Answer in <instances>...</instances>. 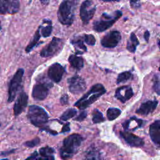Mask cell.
<instances>
[{"instance_id":"cell-12","label":"cell","mask_w":160,"mask_h":160,"mask_svg":"<svg viewBox=\"0 0 160 160\" xmlns=\"http://www.w3.org/2000/svg\"><path fill=\"white\" fill-rule=\"evenodd\" d=\"M19 9V0H0V14H15Z\"/></svg>"},{"instance_id":"cell-21","label":"cell","mask_w":160,"mask_h":160,"mask_svg":"<svg viewBox=\"0 0 160 160\" xmlns=\"http://www.w3.org/2000/svg\"><path fill=\"white\" fill-rule=\"evenodd\" d=\"M82 160H104L101 153L96 149L88 151Z\"/></svg>"},{"instance_id":"cell-24","label":"cell","mask_w":160,"mask_h":160,"mask_svg":"<svg viewBox=\"0 0 160 160\" xmlns=\"http://www.w3.org/2000/svg\"><path fill=\"white\" fill-rule=\"evenodd\" d=\"M121 113L120 109L115 108H109L107 111V118L109 121H112L116 119Z\"/></svg>"},{"instance_id":"cell-33","label":"cell","mask_w":160,"mask_h":160,"mask_svg":"<svg viewBox=\"0 0 160 160\" xmlns=\"http://www.w3.org/2000/svg\"><path fill=\"white\" fill-rule=\"evenodd\" d=\"M153 88L156 92L160 95V81L158 80L157 77H154V84Z\"/></svg>"},{"instance_id":"cell-36","label":"cell","mask_w":160,"mask_h":160,"mask_svg":"<svg viewBox=\"0 0 160 160\" xmlns=\"http://www.w3.org/2000/svg\"><path fill=\"white\" fill-rule=\"evenodd\" d=\"M70 131V128H69V123H66L63 126V128L62 129L61 132H69Z\"/></svg>"},{"instance_id":"cell-19","label":"cell","mask_w":160,"mask_h":160,"mask_svg":"<svg viewBox=\"0 0 160 160\" xmlns=\"http://www.w3.org/2000/svg\"><path fill=\"white\" fill-rule=\"evenodd\" d=\"M136 125L138 128H140L143 124V121L141 119H137L134 117H132L130 118L129 120L125 121L122 126L125 130H130V131H134L136 129L135 126L134 125Z\"/></svg>"},{"instance_id":"cell-18","label":"cell","mask_w":160,"mask_h":160,"mask_svg":"<svg viewBox=\"0 0 160 160\" xmlns=\"http://www.w3.org/2000/svg\"><path fill=\"white\" fill-rule=\"evenodd\" d=\"M158 105V101H148L142 103L139 108L136 110V113L141 115H148V114L154 111Z\"/></svg>"},{"instance_id":"cell-3","label":"cell","mask_w":160,"mask_h":160,"mask_svg":"<svg viewBox=\"0 0 160 160\" xmlns=\"http://www.w3.org/2000/svg\"><path fill=\"white\" fill-rule=\"evenodd\" d=\"M78 0H64L59 6L58 18L61 23L71 25L74 21V12Z\"/></svg>"},{"instance_id":"cell-26","label":"cell","mask_w":160,"mask_h":160,"mask_svg":"<svg viewBox=\"0 0 160 160\" xmlns=\"http://www.w3.org/2000/svg\"><path fill=\"white\" fill-rule=\"evenodd\" d=\"M39 39H40V34H39V29H38L36 31L32 41L26 47V52H30L34 48V46L38 44V42L39 40Z\"/></svg>"},{"instance_id":"cell-17","label":"cell","mask_w":160,"mask_h":160,"mask_svg":"<svg viewBox=\"0 0 160 160\" xmlns=\"http://www.w3.org/2000/svg\"><path fill=\"white\" fill-rule=\"evenodd\" d=\"M149 135L152 142L160 147V120L152 123L149 127Z\"/></svg>"},{"instance_id":"cell-9","label":"cell","mask_w":160,"mask_h":160,"mask_svg":"<svg viewBox=\"0 0 160 160\" xmlns=\"http://www.w3.org/2000/svg\"><path fill=\"white\" fill-rule=\"evenodd\" d=\"M69 91L74 94H79L86 89L84 80L79 76H74L68 79Z\"/></svg>"},{"instance_id":"cell-15","label":"cell","mask_w":160,"mask_h":160,"mask_svg":"<svg viewBox=\"0 0 160 160\" xmlns=\"http://www.w3.org/2000/svg\"><path fill=\"white\" fill-rule=\"evenodd\" d=\"M120 135L124 141L132 147H141L144 145L143 140L132 133L126 131H121Z\"/></svg>"},{"instance_id":"cell-42","label":"cell","mask_w":160,"mask_h":160,"mask_svg":"<svg viewBox=\"0 0 160 160\" xmlns=\"http://www.w3.org/2000/svg\"><path fill=\"white\" fill-rule=\"evenodd\" d=\"M1 22H0V30H1Z\"/></svg>"},{"instance_id":"cell-37","label":"cell","mask_w":160,"mask_h":160,"mask_svg":"<svg viewBox=\"0 0 160 160\" xmlns=\"http://www.w3.org/2000/svg\"><path fill=\"white\" fill-rule=\"evenodd\" d=\"M129 1H130V3H131L132 6H134V7H136V6H139V4L138 3L139 0H129Z\"/></svg>"},{"instance_id":"cell-32","label":"cell","mask_w":160,"mask_h":160,"mask_svg":"<svg viewBox=\"0 0 160 160\" xmlns=\"http://www.w3.org/2000/svg\"><path fill=\"white\" fill-rule=\"evenodd\" d=\"M39 142H40L39 138H35L34 139H33L31 141H26L24 144V146H26L27 147L32 148V147H34V146H37L38 144H39Z\"/></svg>"},{"instance_id":"cell-14","label":"cell","mask_w":160,"mask_h":160,"mask_svg":"<svg viewBox=\"0 0 160 160\" xmlns=\"http://www.w3.org/2000/svg\"><path fill=\"white\" fill-rule=\"evenodd\" d=\"M28 96L24 91H21L14 105V114L15 116H19L26 108Z\"/></svg>"},{"instance_id":"cell-10","label":"cell","mask_w":160,"mask_h":160,"mask_svg":"<svg viewBox=\"0 0 160 160\" xmlns=\"http://www.w3.org/2000/svg\"><path fill=\"white\" fill-rule=\"evenodd\" d=\"M52 84L49 82H41L36 84L32 91V96L36 101H42L48 96L49 88Z\"/></svg>"},{"instance_id":"cell-1","label":"cell","mask_w":160,"mask_h":160,"mask_svg":"<svg viewBox=\"0 0 160 160\" xmlns=\"http://www.w3.org/2000/svg\"><path fill=\"white\" fill-rule=\"evenodd\" d=\"M82 141V138L78 134H72L66 137L60 149V156L63 159L71 158L77 152Z\"/></svg>"},{"instance_id":"cell-30","label":"cell","mask_w":160,"mask_h":160,"mask_svg":"<svg viewBox=\"0 0 160 160\" xmlns=\"http://www.w3.org/2000/svg\"><path fill=\"white\" fill-rule=\"evenodd\" d=\"M72 43L73 44H74L75 46H78V48H79L80 49H81L82 51H86L87 49H86V47L84 45V43H83V39L82 38H78L77 39L73 40L72 41Z\"/></svg>"},{"instance_id":"cell-25","label":"cell","mask_w":160,"mask_h":160,"mask_svg":"<svg viewBox=\"0 0 160 160\" xmlns=\"http://www.w3.org/2000/svg\"><path fill=\"white\" fill-rule=\"evenodd\" d=\"M77 114V110L74 108H69L66 110L63 114L61 116L60 119L62 121H66L68 119L73 118Z\"/></svg>"},{"instance_id":"cell-8","label":"cell","mask_w":160,"mask_h":160,"mask_svg":"<svg viewBox=\"0 0 160 160\" xmlns=\"http://www.w3.org/2000/svg\"><path fill=\"white\" fill-rule=\"evenodd\" d=\"M62 46V40L60 38L54 37L51 41L44 47L40 52V55L43 58L52 56L61 50Z\"/></svg>"},{"instance_id":"cell-7","label":"cell","mask_w":160,"mask_h":160,"mask_svg":"<svg viewBox=\"0 0 160 160\" xmlns=\"http://www.w3.org/2000/svg\"><path fill=\"white\" fill-rule=\"evenodd\" d=\"M96 11V6L91 0H85L80 8V17L84 24L89 23Z\"/></svg>"},{"instance_id":"cell-27","label":"cell","mask_w":160,"mask_h":160,"mask_svg":"<svg viewBox=\"0 0 160 160\" xmlns=\"http://www.w3.org/2000/svg\"><path fill=\"white\" fill-rule=\"evenodd\" d=\"M92 115V120L94 123H99L104 121V118L102 112L99 111L98 109H95L93 110Z\"/></svg>"},{"instance_id":"cell-16","label":"cell","mask_w":160,"mask_h":160,"mask_svg":"<svg viewBox=\"0 0 160 160\" xmlns=\"http://www.w3.org/2000/svg\"><path fill=\"white\" fill-rule=\"evenodd\" d=\"M133 96V91L131 86H125L118 88L115 92V97L122 102H125Z\"/></svg>"},{"instance_id":"cell-40","label":"cell","mask_w":160,"mask_h":160,"mask_svg":"<svg viewBox=\"0 0 160 160\" xmlns=\"http://www.w3.org/2000/svg\"><path fill=\"white\" fill-rule=\"evenodd\" d=\"M103 1H119L121 0H102Z\"/></svg>"},{"instance_id":"cell-39","label":"cell","mask_w":160,"mask_h":160,"mask_svg":"<svg viewBox=\"0 0 160 160\" xmlns=\"http://www.w3.org/2000/svg\"><path fill=\"white\" fill-rule=\"evenodd\" d=\"M49 0H40V1L41 2L42 4H48L49 2Z\"/></svg>"},{"instance_id":"cell-6","label":"cell","mask_w":160,"mask_h":160,"mask_svg":"<svg viewBox=\"0 0 160 160\" xmlns=\"http://www.w3.org/2000/svg\"><path fill=\"white\" fill-rule=\"evenodd\" d=\"M24 73V70L22 68H19L16 71L12 78L11 79L9 82V89H8V101L9 102H12L16 98L17 92L19 87L21 86Z\"/></svg>"},{"instance_id":"cell-2","label":"cell","mask_w":160,"mask_h":160,"mask_svg":"<svg viewBox=\"0 0 160 160\" xmlns=\"http://www.w3.org/2000/svg\"><path fill=\"white\" fill-rule=\"evenodd\" d=\"M105 92L106 89L101 84H96L91 87L88 92L75 102L74 106L81 110L84 109L95 102Z\"/></svg>"},{"instance_id":"cell-4","label":"cell","mask_w":160,"mask_h":160,"mask_svg":"<svg viewBox=\"0 0 160 160\" xmlns=\"http://www.w3.org/2000/svg\"><path fill=\"white\" fill-rule=\"evenodd\" d=\"M27 117L29 121L35 126L42 128L48 121V114L41 107L31 105L29 107Z\"/></svg>"},{"instance_id":"cell-5","label":"cell","mask_w":160,"mask_h":160,"mask_svg":"<svg viewBox=\"0 0 160 160\" xmlns=\"http://www.w3.org/2000/svg\"><path fill=\"white\" fill-rule=\"evenodd\" d=\"M122 16V12L118 10L112 14L104 12L99 19L93 23V29L97 32H102L112 26V24Z\"/></svg>"},{"instance_id":"cell-11","label":"cell","mask_w":160,"mask_h":160,"mask_svg":"<svg viewBox=\"0 0 160 160\" xmlns=\"http://www.w3.org/2000/svg\"><path fill=\"white\" fill-rule=\"evenodd\" d=\"M121 39V33L118 31H112L106 34L101 39V45L107 48L116 47Z\"/></svg>"},{"instance_id":"cell-31","label":"cell","mask_w":160,"mask_h":160,"mask_svg":"<svg viewBox=\"0 0 160 160\" xmlns=\"http://www.w3.org/2000/svg\"><path fill=\"white\" fill-rule=\"evenodd\" d=\"M52 27L51 24L48 25L41 29V33L43 37H48L51 35L52 32Z\"/></svg>"},{"instance_id":"cell-23","label":"cell","mask_w":160,"mask_h":160,"mask_svg":"<svg viewBox=\"0 0 160 160\" xmlns=\"http://www.w3.org/2000/svg\"><path fill=\"white\" fill-rule=\"evenodd\" d=\"M25 160H54V155L45 156L36 151Z\"/></svg>"},{"instance_id":"cell-13","label":"cell","mask_w":160,"mask_h":160,"mask_svg":"<svg viewBox=\"0 0 160 160\" xmlns=\"http://www.w3.org/2000/svg\"><path fill=\"white\" fill-rule=\"evenodd\" d=\"M64 73V68L59 63L56 62L52 64L48 69V76L49 78L54 82H59Z\"/></svg>"},{"instance_id":"cell-44","label":"cell","mask_w":160,"mask_h":160,"mask_svg":"<svg viewBox=\"0 0 160 160\" xmlns=\"http://www.w3.org/2000/svg\"><path fill=\"white\" fill-rule=\"evenodd\" d=\"M159 71H160V66H159Z\"/></svg>"},{"instance_id":"cell-35","label":"cell","mask_w":160,"mask_h":160,"mask_svg":"<svg viewBox=\"0 0 160 160\" xmlns=\"http://www.w3.org/2000/svg\"><path fill=\"white\" fill-rule=\"evenodd\" d=\"M68 99H69L68 96L66 94H64L61 96V98L60 99V102H61V104L66 105L68 103Z\"/></svg>"},{"instance_id":"cell-20","label":"cell","mask_w":160,"mask_h":160,"mask_svg":"<svg viewBox=\"0 0 160 160\" xmlns=\"http://www.w3.org/2000/svg\"><path fill=\"white\" fill-rule=\"evenodd\" d=\"M68 60L71 66L76 69L80 70L84 66L83 59L80 56L72 54L69 57Z\"/></svg>"},{"instance_id":"cell-28","label":"cell","mask_w":160,"mask_h":160,"mask_svg":"<svg viewBox=\"0 0 160 160\" xmlns=\"http://www.w3.org/2000/svg\"><path fill=\"white\" fill-rule=\"evenodd\" d=\"M132 77V75L131 72L129 71H125L122 72V73L119 74L117 78V84H119L123 82L124 81H127L128 80L130 79Z\"/></svg>"},{"instance_id":"cell-22","label":"cell","mask_w":160,"mask_h":160,"mask_svg":"<svg viewBox=\"0 0 160 160\" xmlns=\"http://www.w3.org/2000/svg\"><path fill=\"white\" fill-rule=\"evenodd\" d=\"M139 44V42L134 33H131L129 39L127 43V49L131 52H134L136 49V47Z\"/></svg>"},{"instance_id":"cell-43","label":"cell","mask_w":160,"mask_h":160,"mask_svg":"<svg viewBox=\"0 0 160 160\" xmlns=\"http://www.w3.org/2000/svg\"><path fill=\"white\" fill-rule=\"evenodd\" d=\"M1 160H8V159H1Z\"/></svg>"},{"instance_id":"cell-29","label":"cell","mask_w":160,"mask_h":160,"mask_svg":"<svg viewBox=\"0 0 160 160\" xmlns=\"http://www.w3.org/2000/svg\"><path fill=\"white\" fill-rule=\"evenodd\" d=\"M83 41L90 46H93L96 43V39L92 34H84L82 37Z\"/></svg>"},{"instance_id":"cell-41","label":"cell","mask_w":160,"mask_h":160,"mask_svg":"<svg viewBox=\"0 0 160 160\" xmlns=\"http://www.w3.org/2000/svg\"><path fill=\"white\" fill-rule=\"evenodd\" d=\"M158 46H159V48H160V39H159V41H158Z\"/></svg>"},{"instance_id":"cell-34","label":"cell","mask_w":160,"mask_h":160,"mask_svg":"<svg viewBox=\"0 0 160 160\" xmlns=\"http://www.w3.org/2000/svg\"><path fill=\"white\" fill-rule=\"evenodd\" d=\"M86 116H87V112L86 111H82L76 117L75 120L78 121H82L86 118Z\"/></svg>"},{"instance_id":"cell-38","label":"cell","mask_w":160,"mask_h":160,"mask_svg":"<svg viewBox=\"0 0 160 160\" xmlns=\"http://www.w3.org/2000/svg\"><path fill=\"white\" fill-rule=\"evenodd\" d=\"M149 36H150V34H149V31H146L144 34V39L147 42H148V40H149Z\"/></svg>"}]
</instances>
